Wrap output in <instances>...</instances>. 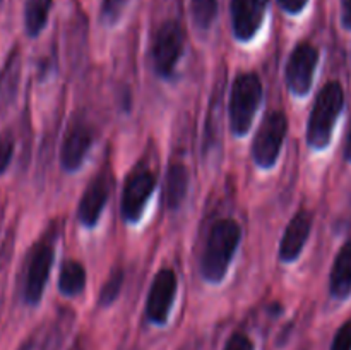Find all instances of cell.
<instances>
[{
  "mask_svg": "<svg viewBox=\"0 0 351 350\" xmlns=\"http://www.w3.org/2000/svg\"><path fill=\"white\" fill-rule=\"evenodd\" d=\"M242 239V229L233 218H219L209 230L201 256V277L208 283H219L228 273Z\"/></svg>",
  "mask_w": 351,
  "mask_h": 350,
  "instance_id": "6da1fadb",
  "label": "cell"
},
{
  "mask_svg": "<svg viewBox=\"0 0 351 350\" xmlns=\"http://www.w3.org/2000/svg\"><path fill=\"white\" fill-rule=\"evenodd\" d=\"M345 106V91L339 81H329L319 91L307 124V143L312 150H326L332 139L336 120Z\"/></svg>",
  "mask_w": 351,
  "mask_h": 350,
  "instance_id": "7a4b0ae2",
  "label": "cell"
},
{
  "mask_svg": "<svg viewBox=\"0 0 351 350\" xmlns=\"http://www.w3.org/2000/svg\"><path fill=\"white\" fill-rule=\"evenodd\" d=\"M261 102H263V82L256 72H242L233 79L228 117L230 129L237 137H242L249 132Z\"/></svg>",
  "mask_w": 351,
  "mask_h": 350,
  "instance_id": "3957f363",
  "label": "cell"
},
{
  "mask_svg": "<svg viewBox=\"0 0 351 350\" xmlns=\"http://www.w3.org/2000/svg\"><path fill=\"white\" fill-rule=\"evenodd\" d=\"M287 132V113L281 112V110H273L264 117L252 144V156L257 167L264 168V170L274 167L281 153V146H283Z\"/></svg>",
  "mask_w": 351,
  "mask_h": 350,
  "instance_id": "277c9868",
  "label": "cell"
},
{
  "mask_svg": "<svg viewBox=\"0 0 351 350\" xmlns=\"http://www.w3.org/2000/svg\"><path fill=\"white\" fill-rule=\"evenodd\" d=\"M154 187H156V177L144 165H137L127 175L122 191V202H120V213L125 222L137 223L143 218V213L153 196Z\"/></svg>",
  "mask_w": 351,
  "mask_h": 350,
  "instance_id": "5b68a950",
  "label": "cell"
},
{
  "mask_svg": "<svg viewBox=\"0 0 351 350\" xmlns=\"http://www.w3.org/2000/svg\"><path fill=\"white\" fill-rule=\"evenodd\" d=\"M185 34L177 21H167L160 26L153 43V65L160 78H171L182 58Z\"/></svg>",
  "mask_w": 351,
  "mask_h": 350,
  "instance_id": "8992f818",
  "label": "cell"
},
{
  "mask_svg": "<svg viewBox=\"0 0 351 350\" xmlns=\"http://www.w3.org/2000/svg\"><path fill=\"white\" fill-rule=\"evenodd\" d=\"M319 50L308 41H302L291 51L285 67L287 86L295 96H307L314 84V74L317 69Z\"/></svg>",
  "mask_w": 351,
  "mask_h": 350,
  "instance_id": "52a82bcc",
  "label": "cell"
},
{
  "mask_svg": "<svg viewBox=\"0 0 351 350\" xmlns=\"http://www.w3.org/2000/svg\"><path fill=\"white\" fill-rule=\"evenodd\" d=\"M51 264H53V246L48 242H38L31 250L26 266V278H24L23 287V297L26 304H40Z\"/></svg>",
  "mask_w": 351,
  "mask_h": 350,
  "instance_id": "ba28073f",
  "label": "cell"
},
{
  "mask_svg": "<svg viewBox=\"0 0 351 350\" xmlns=\"http://www.w3.org/2000/svg\"><path fill=\"white\" fill-rule=\"evenodd\" d=\"M177 275L171 268H163L156 273L151 283L146 301V318L153 325H167L171 305L177 295Z\"/></svg>",
  "mask_w": 351,
  "mask_h": 350,
  "instance_id": "9c48e42d",
  "label": "cell"
},
{
  "mask_svg": "<svg viewBox=\"0 0 351 350\" xmlns=\"http://www.w3.org/2000/svg\"><path fill=\"white\" fill-rule=\"evenodd\" d=\"M269 0H232V30L237 40L250 41L261 30Z\"/></svg>",
  "mask_w": 351,
  "mask_h": 350,
  "instance_id": "30bf717a",
  "label": "cell"
},
{
  "mask_svg": "<svg viewBox=\"0 0 351 350\" xmlns=\"http://www.w3.org/2000/svg\"><path fill=\"white\" fill-rule=\"evenodd\" d=\"M93 143V130L86 120H74L65 132L64 143L60 148L62 167L67 172H75L81 168L89 146Z\"/></svg>",
  "mask_w": 351,
  "mask_h": 350,
  "instance_id": "8fae6325",
  "label": "cell"
},
{
  "mask_svg": "<svg viewBox=\"0 0 351 350\" xmlns=\"http://www.w3.org/2000/svg\"><path fill=\"white\" fill-rule=\"evenodd\" d=\"M110 189H112V177L106 174H99L95 180L89 182L77 206V220L82 226H95L101 216L103 208L108 201Z\"/></svg>",
  "mask_w": 351,
  "mask_h": 350,
  "instance_id": "7c38bea8",
  "label": "cell"
},
{
  "mask_svg": "<svg viewBox=\"0 0 351 350\" xmlns=\"http://www.w3.org/2000/svg\"><path fill=\"white\" fill-rule=\"evenodd\" d=\"M312 222H314V216L307 209H300L295 213L293 218L285 229L283 239L280 244V259L283 263H293L300 257L308 235H311Z\"/></svg>",
  "mask_w": 351,
  "mask_h": 350,
  "instance_id": "4fadbf2b",
  "label": "cell"
},
{
  "mask_svg": "<svg viewBox=\"0 0 351 350\" xmlns=\"http://www.w3.org/2000/svg\"><path fill=\"white\" fill-rule=\"evenodd\" d=\"M329 292L338 301L351 295V239L343 244L329 275Z\"/></svg>",
  "mask_w": 351,
  "mask_h": 350,
  "instance_id": "5bb4252c",
  "label": "cell"
},
{
  "mask_svg": "<svg viewBox=\"0 0 351 350\" xmlns=\"http://www.w3.org/2000/svg\"><path fill=\"white\" fill-rule=\"evenodd\" d=\"M189 189V170L180 161H171L167 170L165 180V201L170 209L180 208L187 196Z\"/></svg>",
  "mask_w": 351,
  "mask_h": 350,
  "instance_id": "9a60e30c",
  "label": "cell"
},
{
  "mask_svg": "<svg viewBox=\"0 0 351 350\" xmlns=\"http://www.w3.org/2000/svg\"><path fill=\"white\" fill-rule=\"evenodd\" d=\"M21 58L17 51L7 57L5 64L0 69V110H5L14 102L19 88Z\"/></svg>",
  "mask_w": 351,
  "mask_h": 350,
  "instance_id": "2e32d148",
  "label": "cell"
},
{
  "mask_svg": "<svg viewBox=\"0 0 351 350\" xmlns=\"http://www.w3.org/2000/svg\"><path fill=\"white\" fill-rule=\"evenodd\" d=\"M86 270L79 261L69 259L62 264L58 275V290L65 297H75L84 290Z\"/></svg>",
  "mask_w": 351,
  "mask_h": 350,
  "instance_id": "e0dca14e",
  "label": "cell"
},
{
  "mask_svg": "<svg viewBox=\"0 0 351 350\" xmlns=\"http://www.w3.org/2000/svg\"><path fill=\"white\" fill-rule=\"evenodd\" d=\"M51 0H26L24 5V26L29 36H38L47 24Z\"/></svg>",
  "mask_w": 351,
  "mask_h": 350,
  "instance_id": "ac0fdd59",
  "label": "cell"
},
{
  "mask_svg": "<svg viewBox=\"0 0 351 350\" xmlns=\"http://www.w3.org/2000/svg\"><path fill=\"white\" fill-rule=\"evenodd\" d=\"M191 12L199 30H209L218 14V0H191Z\"/></svg>",
  "mask_w": 351,
  "mask_h": 350,
  "instance_id": "d6986e66",
  "label": "cell"
},
{
  "mask_svg": "<svg viewBox=\"0 0 351 350\" xmlns=\"http://www.w3.org/2000/svg\"><path fill=\"white\" fill-rule=\"evenodd\" d=\"M123 285V270L122 268H113L110 271L108 278L103 283L101 292H99V305H112L119 297L120 290Z\"/></svg>",
  "mask_w": 351,
  "mask_h": 350,
  "instance_id": "ffe728a7",
  "label": "cell"
},
{
  "mask_svg": "<svg viewBox=\"0 0 351 350\" xmlns=\"http://www.w3.org/2000/svg\"><path fill=\"white\" fill-rule=\"evenodd\" d=\"M129 0H103L101 17L106 24H115L122 16Z\"/></svg>",
  "mask_w": 351,
  "mask_h": 350,
  "instance_id": "44dd1931",
  "label": "cell"
},
{
  "mask_svg": "<svg viewBox=\"0 0 351 350\" xmlns=\"http://www.w3.org/2000/svg\"><path fill=\"white\" fill-rule=\"evenodd\" d=\"M14 154V137L10 134H0V175L7 170Z\"/></svg>",
  "mask_w": 351,
  "mask_h": 350,
  "instance_id": "7402d4cb",
  "label": "cell"
},
{
  "mask_svg": "<svg viewBox=\"0 0 351 350\" xmlns=\"http://www.w3.org/2000/svg\"><path fill=\"white\" fill-rule=\"evenodd\" d=\"M331 350H351V319L343 323L332 338Z\"/></svg>",
  "mask_w": 351,
  "mask_h": 350,
  "instance_id": "603a6c76",
  "label": "cell"
},
{
  "mask_svg": "<svg viewBox=\"0 0 351 350\" xmlns=\"http://www.w3.org/2000/svg\"><path fill=\"white\" fill-rule=\"evenodd\" d=\"M223 350H256L252 338L243 331H235L225 343Z\"/></svg>",
  "mask_w": 351,
  "mask_h": 350,
  "instance_id": "cb8c5ba5",
  "label": "cell"
},
{
  "mask_svg": "<svg viewBox=\"0 0 351 350\" xmlns=\"http://www.w3.org/2000/svg\"><path fill=\"white\" fill-rule=\"evenodd\" d=\"M278 2H280V5L283 7L285 12L300 14L302 10L305 9V5H307L308 0H278Z\"/></svg>",
  "mask_w": 351,
  "mask_h": 350,
  "instance_id": "d4e9b609",
  "label": "cell"
},
{
  "mask_svg": "<svg viewBox=\"0 0 351 350\" xmlns=\"http://www.w3.org/2000/svg\"><path fill=\"white\" fill-rule=\"evenodd\" d=\"M341 23L351 31V0H341Z\"/></svg>",
  "mask_w": 351,
  "mask_h": 350,
  "instance_id": "484cf974",
  "label": "cell"
},
{
  "mask_svg": "<svg viewBox=\"0 0 351 350\" xmlns=\"http://www.w3.org/2000/svg\"><path fill=\"white\" fill-rule=\"evenodd\" d=\"M345 158L351 163V124H350L348 137H346V143H345Z\"/></svg>",
  "mask_w": 351,
  "mask_h": 350,
  "instance_id": "4316f807",
  "label": "cell"
}]
</instances>
